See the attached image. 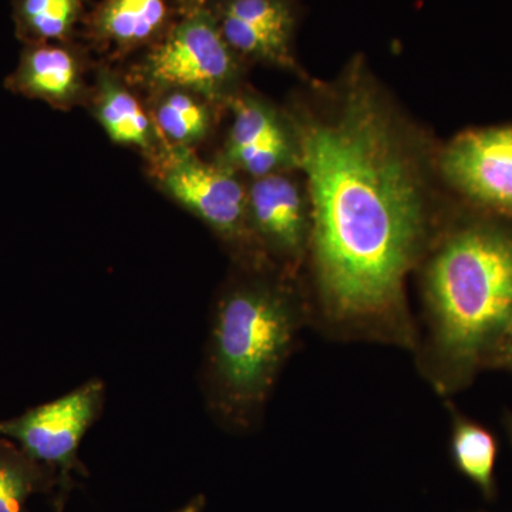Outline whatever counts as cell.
I'll return each mask as SVG.
<instances>
[{
	"mask_svg": "<svg viewBox=\"0 0 512 512\" xmlns=\"http://www.w3.org/2000/svg\"><path fill=\"white\" fill-rule=\"evenodd\" d=\"M298 150L311 188L313 322L335 338L414 352L404 279L426 239V212L412 163L365 96L339 119L303 128Z\"/></svg>",
	"mask_w": 512,
	"mask_h": 512,
	"instance_id": "1",
	"label": "cell"
},
{
	"mask_svg": "<svg viewBox=\"0 0 512 512\" xmlns=\"http://www.w3.org/2000/svg\"><path fill=\"white\" fill-rule=\"evenodd\" d=\"M423 299L417 366L446 396L501 349L512 328V238L488 228L448 237L427 266Z\"/></svg>",
	"mask_w": 512,
	"mask_h": 512,
	"instance_id": "2",
	"label": "cell"
},
{
	"mask_svg": "<svg viewBox=\"0 0 512 512\" xmlns=\"http://www.w3.org/2000/svg\"><path fill=\"white\" fill-rule=\"evenodd\" d=\"M311 305L281 281L244 279L221 293L212 312L202 379L208 410L229 431L261 421Z\"/></svg>",
	"mask_w": 512,
	"mask_h": 512,
	"instance_id": "3",
	"label": "cell"
},
{
	"mask_svg": "<svg viewBox=\"0 0 512 512\" xmlns=\"http://www.w3.org/2000/svg\"><path fill=\"white\" fill-rule=\"evenodd\" d=\"M237 56L210 6H192L150 47L136 76L154 90H184L217 101L227 97L237 80Z\"/></svg>",
	"mask_w": 512,
	"mask_h": 512,
	"instance_id": "4",
	"label": "cell"
},
{
	"mask_svg": "<svg viewBox=\"0 0 512 512\" xmlns=\"http://www.w3.org/2000/svg\"><path fill=\"white\" fill-rule=\"evenodd\" d=\"M153 160L161 190L231 244L254 237L248 220L247 192L234 170L202 161L191 148L163 143Z\"/></svg>",
	"mask_w": 512,
	"mask_h": 512,
	"instance_id": "5",
	"label": "cell"
},
{
	"mask_svg": "<svg viewBox=\"0 0 512 512\" xmlns=\"http://www.w3.org/2000/svg\"><path fill=\"white\" fill-rule=\"evenodd\" d=\"M103 402V383L92 380L16 419L0 421V437L18 444L37 463L67 473L77 463V450Z\"/></svg>",
	"mask_w": 512,
	"mask_h": 512,
	"instance_id": "6",
	"label": "cell"
},
{
	"mask_svg": "<svg viewBox=\"0 0 512 512\" xmlns=\"http://www.w3.org/2000/svg\"><path fill=\"white\" fill-rule=\"evenodd\" d=\"M443 170L474 200L512 214V127L458 137L444 154Z\"/></svg>",
	"mask_w": 512,
	"mask_h": 512,
	"instance_id": "7",
	"label": "cell"
},
{
	"mask_svg": "<svg viewBox=\"0 0 512 512\" xmlns=\"http://www.w3.org/2000/svg\"><path fill=\"white\" fill-rule=\"evenodd\" d=\"M247 204L256 241L288 264H298L311 242V220L298 185L281 173L255 178Z\"/></svg>",
	"mask_w": 512,
	"mask_h": 512,
	"instance_id": "8",
	"label": "cell"
},
{
	"mask_svg": "<svg viewBox=\"0 0 512 512\" xmlns=\"http://www.w3.org/2000/svg\"><path fill=\"white\" fill-rule=\"evenodd\" d=\"M238 56L291 67L293 12L288 0H221L211 8Z\"/></svg>",
	"mask_w": 512,
	"mask_h": 512,
	"instance_id": "9",
	"label": "cell"
},
{
	"mask_svg": "<svg viewBox=\"0 0 512 512\" xmlns=\"http://www.w3.org/2000/svg\"><path fill=\"white\" fill-rule=\"evenodd\" d=\"M295 161H299V150L293 148L274 110L254 99L235 101L222 164L261 178L279 173Z\"/></svg>",
	"mask_w": 512,
	"mask_h": 512,
	"instance_id": "10",
	"label": "cell"
},
{
	"mask_svg": "<svg viewBox=\"0 0 512 512\" xmlns=\"http://www.w3.org/2000/svg\"><path fill=\"white\" fill-rule=\"evenodd\" d=\"M6 87L56 109H70L84 92L83 63L67 43L26 46Z\"/></svg>",
	"mask_w": 512,
	"mask_h": 512,
	"instance_id": "11",
	"label": "cell"
},
{
	"mask_svg": "<svg viewBox=\"0 0 512 512\" xmlns=\"http://www.w3.org/2000/svg\"><path fill=\"white\" fill-rule=\"evenodd\" d=\"M170 18L168 0H103L87 18V36L100 49L126 55L158 42Z\"/></svg>",
	"mask_w": 512,
	"mask_h": 512,
	"instance_id": "12",
	"label": "cell"
},
{
	"mask_svg": "<svg viewBox=\"0 0 512 512\" xmlns=\"http://www.w3.org/2000/svg\"><path fill=\"white\" fill-rule=\"evenodd\" d=\"M94 114L114 143L140 148L150 157L164 143L136 96L106 70L97 79Z\"/></svg>",
	"mask_w": 512,
	"mask_h": 512,
	"instance_id": "13",
	"label": "cell"
},
{
	"mask_svg": "<svg viewBox=\"0 0 512 512\" xmlns=\"http://www.w3.org/2000/svg\"><path fill=\"white\" fill-rule=\"evenodd\" d=\"M84 10L86 0H15L16 36L26 46L69 43Z\"/></svg>",
	"mask_w": 512,
	"mask_h": 512,
	"instance_id": "14",
	"label": "cell"
},
{
	"mask_svg": "<svg viewBox=\"0 0 512 512\" xmlns=\"http://www.w3.org/2000/svg\"><path fill=\"white\" fill-rule=\"evenodd\" d=\"M451 456L461 474L476 484L485 498L493 500L497 443L490 431L451 409Z\"/></svg>",
	"mask_w": 512,
	"mask_h": 512,
	"instance_id": "15",
	"label": "cell"
},
{
	"mask_svg": "<svg viewBox=\"0 0 512 512\" xmlns=\"http://www.w3.org/2000/svg\"><path fill=\"white\" fill-rule=\"evenodd\" d=\"M205 101L184 90L161 92L153 121L164 143L191 148L207 137L211 113Z\"/></svg>",
	"mask_w": 512,
	"mask_h": 512,
	"instance_id": "16",
	"label": "cell"
},
{
	"mask_svg": "<svg viewBox=\"0 0 512 512\" xmlns=\"http://www.w3.org/2000/svg\"><path fill=\"white\" fill-rule=\"evenodd\" d=\"M42 480L40 463L0 437V512H23Z\"/></svg>",
	"mask_w": 512,
	"mask_h": 512,
	"instance_id": "17",
	"label": "cell"
},
{
	"mask_svg": "<svg viewBox=\"0 0 512 512\" xmlns=\"http://www.w3.org/2000/svg\"><path fill=\"white\" fill-rule=\"evenodd\" d=\"M205 507V498L202 495H198L194 500H191L190 503L185 505V507L181 508V510L175 512H202Z\"/></svg>",
	"mask_w": 512,
	"mask_h": 512,
	"instance_id": "18",
	"label": "cell"
},
{
	"mask_svg": "<svg viewBox=\"0 0 512 512\" xmlns=\"http://www.w3.org/2000/svg\"><path fill=\"white\" fill-rule=\"evenodd\" d=\"M500 350L503 352L505 362L512 366V328L508 332L507 338H505Z\"/></svg>",
	"mask_w": 512,
	"mask_h": 512,
	"instance_id": "19",
	"label": "cell"
},
{
	"mask_svg": "<svg viewBox=\"0 0 512 512\" xmlns=\"http://www.w3.org/2000/svg\"><path fill=\"white\" fill-rule=\"evenodd\" d=\"M183 9L192 8V6L208 5L211 0H180Z\"/></svg>",
	"mask_w": 512,
	"mask_h": 512,
	"instance_id": "20",
	"label": "cell"
},
{
	"mask_svg": "<svg viewBox=\"0 0 512 512\" xmlns=\"http://www.w3.org/2000/svg\"><path fill=\"white\" fill-rule=\"evenodd\" d=\"M508 429H510L511 439H512V419L508 420Z\"/></svg>",
	"mask_w": 512,
	"mask_h": 512,
	"instance_id": "21",
	"label": "cell"
}]
</instances>
